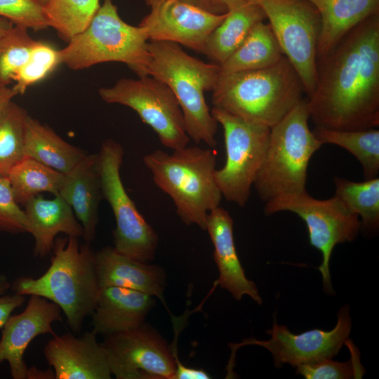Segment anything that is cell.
Instances as JSON below:
<instances>
[{
  "instance_id": "1",
  "label": "cell",
  "mask_w": 379,
  "mask_h": 379,
  "mask_svg": "<svg viewBox=\"0 0 379 379\" xmlns=\"http://www.w3.org/2000/svg\"><path fill=\"white\" fill-rule=\"evenodd\" d=\"M307 102L310 119L317 128L353 131L378 127V13L317 58V83Z\"/></svg>"
},
{
  "instance_id": "2",
  "label": "cell",
  "mask_w": 379,
  "mask_h": 379,
  "mask_svg": "<svg viewBox=\"0 0 379 379\" xmlns=\"http://www.w3.org/2000/svg\"><path fill=\"white\" fill-rule=\"evenodd\" d=\"M302 81L284 55L265 68L219 74L214 107L251 124L272 128L302 99Z\"/></svg>"
},
{
  "instance_id": "3",
  "label": "cell",
  "mask_w": 379,
  "mask_h": 379,
  "mask_svg": "<svg viewBox=\"0 0 379 379\" xmlns=\"http://www.w3.org/2000/svg\"><path fill=\"white\" fill-rule=\"evenodd\" d=\"M53 255L45 273L38 278L20 277L11 284L14 293L37 295L56 304L64 312L74 334L80 333L84 319L95 310L100 291L95 253L90 244L77 237H56Z\"/></svg>"
},
{
  "instance_id": "4",
  "label": "cell",
  "mask_w": 379,
  "mask_h": 379,
  "mask_svg": "<svg viewBox=\"0 0 379 379\" xmlns=\"http://www.w3.org/2000/svg\"><path fill=\"white\" fill-rule=\"evenodd\" d=\"M216 156L213 147L186 146L171 154L156 149L143 157L154 184L171 197L181 220L203 230L208 213L222 198L215 177Z\"/></svg>"
},
{
  "instance_id": "5",
  "label": "cell",
  "mask_w": 379,
  "mask_h": 379,
  "mask_svg": "<svg viewBox=\"0 0 379 379\" xmlns=\"http://www.w3.org/2000/svg\"><path fill=\"white\" fill-rule=\"evenodd\" d=\"M148 48L149 75L164 82L173 93L190 140L215 147L218 124L206 103L204 92L213 89L220 65L199 60L173 42L149 41Z\"/></svg>"
},
{
  "instance_id": "6",
  "label": "cell",
  "mask_w": 379,
  "mask_h": 379,
  "mask_svg": "<svg viewBox=\"0 0 379 379\" xmlns=\"http://www.w3.org/2000/svg\"><path fill=\"white\" fill-rule=\"evenodd\" d=\"M307 98H303L270 128L266 153L253 186L265 203L306 191L307 168L323 145L309 128Z\"/></svg>"
},
{
  "instance_id": "7",
  "label": "cell",
  "mask_w": 379,
  "mask_h": 379,
  "mask_svg": "<svg viewBox=\"0 0 379 379\" xmlns=\"http://www.w3.org/2000/svg\"><path fill=\"white\" fill-rule=\"evenodd\" d=\"M149 40L144 29L124 21L112 0H103L87 27L60 49L73 70L107 62L126 65L138 77L149 76Z\"/></svg>"
},
{
  "instance_id": "8",
  "label": "cell",
  "mask_w": 379,
  "mask_h": 379,
  "mask_svg": "<svg viewBox=\"0 0 379 379\" xmlns=\"http://www.w3.org/2000/svg\"><path fill=\"white\" fill-rule=\"evenodd\" d=\"M281 211H290L305 222L310 244L322 253L319 270L322 276L324 291L333 294L329 269L334 247L354 241L359 232L361 222L335 195L327 199H317L307 190L298 194L280 196L265 203L264 213L267 215Z\"/></svg>"
},
{
  "instance_id": "9",
  "label": "cell",
  "mask_w": 379,
  "mask_h": 379,
  "mask_svg": "<svg viewBox=\"0 0 379 379\" xmlns=\"http://www.w3.org/2000/svg\"><path fill=\"white\" fill-rule=\"evenodd\" d=\"M124 153L121 144L108 139L98 154L102 197L109 204L116 222L114 248L131 258L149 262L154 258L159 238L124 186L120 174Z\"/></svg>"
},
{
  "instance_id": "10",
  "label": "cell",
  "mask_w": 379,
  "mask_h": 379,
  "mask_svg": "<svg viewBox=\"0 0 379 379\" xmlns=\"http://www.w3.org/2000/svg\"><path fill=\"white\" fill-rule=\"evenodd\" d=\"M211 114L224 134L226 161L215 177L222 197L244 207L262 164L270 128L249 123L225 110L213 107Z\"/></svg>"
},
{
  "instance_id": "11",
  "label": "cell",
  "mask_w": 379,
  "mask_h": 379,
  "mask_svg": "<svg viewBox=\"0 0 379 379\" xmlns=\"http://www.w3.org/2000/svg\"><path fill=\"white\" fill-rule=\"evenodd\" d=\"M107 103L130 107L157 133L161 143L172 150L187 146V133L180 105L169 87L152 77L121 79L98 91Z\"/></svg>"
},
{
  "instance_id": "12",
  "label": "cell",
  "mask_w": 379,
  "mask_h": 379,
  "mask_svg": "<svg viewBox=\"0 0 379 379\" xmlns=\"http://www.w3.org/2000/svg\"><path fill=\"white\" fill-rule=\"evenodd\" d=\"M263 11L283 55L310 96L317 83L319 15L306 0H251Z\"/></svg>"
},
{
  "instance_id": "13",
  "label": "cell",
  "mask_w": 379,
  "mask_h": 379,
  "mask_svg": "<svg viewBox=\"0 0 379 379\" xmlns=\"http://www.w3.org/2000/svg\"><path fill=\"white\" fill-rule=\"evenodd\" d=\"M100 343L117 379H173V349L148 324L108 335Z\"/></svg>"
},
{
  "instance_id": "14",
  "label": "cell",
  "mask_w": 379,
  "mask_h": 379,
  "mask_svg": "<svg viewBox=\"0 0 379 379\" xmlns=\"http://www.w3.org/2000/svg\"><path fill=\"white\" fill-rule=\"evenodd\" d=\"M347 305L343 306L337 315V323L330 331L312 329L299 334L291 333L286 326L274 321L266 332L271 337L266 340L254 338L244 339L237 344H230L232 354L240 347L254 345L267 350L272 355L275 367L284 364L296 367L301 364L317 362L337 355L349 340L352 321Z\"/></svg>"
},
{
  "instance_id": "15",
  "label": "cell",
  "mask_w": 379,
  "mask_h": 379,
  "mask_svg": "<svg viewBox=\"0 0 379 379\" xmlns=\"http://www.w3.org/2000/svg\"><path fill=\"white\" fill-rule=\"evenodd\" d=\"M149 13L140 24L149 41H169L203 52L210 34L227 13L218 15L179 0H145Z\"/></svg>"
},
{
  "instance_id": "16",
  "label": "cell",
  "mask_w": 379,
  "mask_h": 379,
  "mask_svg": "<svg viewBox=\"0 0 379 379\" xmlns=\"http://www.w3.org/2000/svg\"><path fill=\"white\" fill-rule=\"evenodd\" d=\"M25 309L11 315L1 328L0 365L7 361L13 379H27L28 368L24 354L36 337L53 333L52 324L62 320L61 309L40 296L29 295Z\"/></svg>"
},
{
  "instance_id": "17",
  "label": "cell",
  "mask_w": 379,
  "mask_h": 379,
  "mask_svg": "<svg viewBox=\"0 0 379 379\" xmlns=\"http://www.w3.org/2000/svg\"><path fill=\"white\" fill-rule=\"evenodd\" d=\"M97 334L86 331L81 336L67 333L48 341L44 354L55 379H110L107 356L97 341Z\"/></svg>"
},
{
  "instance_id": "18",
  "label": "cell",
  "mask_w": 379,
  "mask_h": 379,
  "mask_svg": "<svg viewBox=\"0 0 379 379\" xmlns=\"http://www.w3.org/2000/svg\"><path fill=\"white\" fill-rule=\"evenodd\" d=\"M206 230L214 247L220 286L237 300L247 295L258 304H262L255 284L246 277L239 259L234 240L233 220L229 212L220 206L211 211L207 215Z\"/></svg>"
},
{
  "instance_id": "19",
  "label": "cell",
  "mask_w": 379,
  "mask_h": 379,
  "mask_svg": "<svg viewBox=\"0 0 379 379\" xmlns=\"http://www.w3.org/2000/svg\"><path fill=\"white\" fill-rule=\"evenodd\" d=\"M154 298L127 288L101 287L91 314L92 331L108 335L141 326L154 304Z\"/></svg>"
},
{
  "instance_id": "20",
  "label": "cell",
  "mask_w": 379,
  "mask_h": 379,
  "mask_svg": "<svg viewBox=\"0 0 379 379\" xmlns=\"http://www.w3.org/2000/svg\"><path fill=\"white\" fill-rule=\"evenodd\" d=\"M95 264L100 288H127L164 301L166 274L159 266L131 258L114 247H105L95 253Z\"/></svg>"
},
{
  "instance_id": "21",
  "label": "cell",
  "mask_w": 379,
  "mask_h": 379,
  "mask_svg": "<svg viewBox=\"0 0 379 379\" xmlns=\"http://www.w3.org/2000/svg\"><path fill=\"white\" fill-rule=\"evenodd\" d=\"M58 194L72 208L84 229L83 237L91 244L95 239L98 208L102 197L98 167V154L86 156L64 178Z\"/></svg>"
},
{
  "instance_id": "22",
  "label": "cell",
  "mask_w": 379,
  "mask_h": 379,
  "mask_svg": "<svg viewBox=\"0 0 379 379\" xmlns=\"http://www.w3.org/2000/svg\"><path fill=\"white\" fill-rule=\"evenodd\" d=\"M29 222V233L34 239V254L45 257L52 251L59 234L75 237H83L84 229L72 208L59 195L45 199L39 194L25 204Z\"/></svg>"
},
{
  "instance_id": "23",
  "label": "cell",
  "mask_w": 379,
  "mask_h": 379,
  "mask_svg": "<svg viewBox=\"0 0 379 379\" xmlns=\"http://www.w3.org/2000/svg\"><path fill=\"white\" fill-rule=\"evenodd\" d=\"M319 13L317 55L331 51L353 28L378 13L379 0H306Z\"/></svg>"
},
{
  "instance_id": "24",
  "label": "cell",
  "mask_w": 379,
  "mask_h": 379,
  "mask_svg": "<svg viewBox=\"0 0 379 379\" xmlns=\"http://www.w3.org/2000/svg\"><path fill=\"white\" fill-rule=\"evenodd\" d=\"M25 157L33 159L63 174L70 172L86 154L68 143L52 128L28 115L24 141Z\"/></svg>"
},
{
  "instance_id": "25",
  "label": "cell",
  "mask_w": 379,
  "mask_h": 379,
  "mask_svg": "<svg viewBox=\"0 0 379 379\" xmlns=\"http://www.w3.org/2000/svg\"><path fill=\"white\" fill-rule=\"evenodd\" d=\"M262 8L251 0L227 12L222 22L210 34L202 53L213 63H223L242 44L253 27L264 21Z\"/></svg>"
},
{
  "instance_id": "26",
  "label": "cell",
  "mask_w": 379,
  "mask_h": 379,
  "mask_svg": "<svg viewBox=\"0 0 379 379\" xmlns=\"http://www.w3.org/2000/svg\"><path fill=\"white\" fill-rule=\"evenodd\" d=\"M284 56L269 24H256L238 48L221 65L220 74L259 69Z\"/></svg>"
},
{
  "instance_id": "27",
  "label": "cell",
  "mask_w": 379,
  "mask_h": 379,
  "mask_svg": "<svg viewBox=\"0 0 379 379\" xmlns=\"http://www.w3.org/2000/svg\"><path fill=\"white\" fill-rule=\"evenodd\" d=\"M315 137L324 144H333L350 152L361 164L366 179L379 173V130L376 128L342 131L316 127Z\"/></svg>"
},
{
  "instance_id": "28",
  "label": "cell",
  "mask_w": 379,
  "mask_h": 379,
  "mask_svg": "<svg viewBox=\"0 0 379 379\" xmlns=\"http://www.w3.org/2000/svg\"><path fill=\"white\" fill-rule=\"evenodd\" d=\"M15 201L25 204L41 192L58 194L64 174L33 159L25 157L7 175Z\"/></svg>"
},
{
  "instance_id": "29",
  "label": "cell",
  "mask_w": 379,
  "mask_h": 379,
  "mask_svg": "<svg viewBox=\"0 0 379 379\" xmlns=\"http://www.w3.org/2000/svg\"><path fill=\"white\" fill-rule=\"evenodd\" d=\"M335 194L361 219L364 228L375 230L379 225V178L354 182L335 177Z\"/></svg>"
},
{
  "instance_id": "30",
  "label": "cell",
  "mask_w": 379,
  "mask_h": 379,
  "mask_svg": "<svg viewBox=\"0 0 379 379\" xmlns=\"http://www.w3.org/2000/svg\"><path fill=\"white\" fill-rule=\"evenodd\" d=\"M100 6V0H50L44 11L49 26L68 42L87 27Z\"/></svg>"
},
{
  "instance_id": "31",
  "label": "cell",
  "mask_w": 379,
  "mask_h": 379,
  "mask_svg": "<svg viewBox=\"0 0 379 379\" xmlns=\"http://www.w3.org/2000/svg\"><path fill=\"white\" fill-rule=\"evenodd\" d=\"M28 114L11 101L0 112V175L25 158L24 141Z\"/></svg>"
},
{
  "instance_id": "32",
  "label": "cell",
  "mask_w": 379,
  "mask_h": 379,
  "mask_svg": "<svg viewBox=\"0 0 379 379\" xmlns=\"http://www.w3.org/2000/svg\"><path fill=\"white\" fill-rule=\"evenodd\" d=\"M27 29L13 25L0 36V86L14 81L15 74L26 62L36 41Z\"/></svg>"
},
{
  "instance_id": "33",
  "label": "cell",
  "mask_w": 379,
  "mask_h": 379,
  "mask_svg": "<svg viewBox=\"0 0 379 379\" xmlns=\"http://www.w3.org/2000/svg\"><path fill=\"white\" fill-rule=\"evenodd\" d=\"M62 64L60 51L50 44L36 41L29 58L15 76L13 90L23 94L29 87L44 80Z\"/></svg>"
},
{
  "instance_id": "34",
  "label": "cell",
  "mask_w": 379,
  "mask_h": 379,
  "mask_svg": "<svg viewBox=\"0 0 379 379\" xmlns=\"http://www.w3.org/2000/svg\"><path fill=\"white\" fill-rule=\"evenodd\" d=\"M0 17L34 32L50 27L44 6L35 0H0Z\"/></svg>"
},
{
  "instance_id": "35",
  "label": "cell",
  "mask_w": 379,
  "mask_h": 379,
  "mask_svg": "<svg viewBox=\"0 0 379 379\" xmlns=\"http://www.w3.org/2000/svg\"><path fill=\"white\" fill-rule=\"evenodd\" d=\"M359 361L352 359L340 362L325 359L317 362L301 364L296 366L297 373L305 379H350L362 376Z\"/></svg>"
},
{
  "instance_id": "36",
  "label": "cell",
  "mask_w": 379,
  "mask_h": 379,
  "mask_svg": "<svg viewBox=\"0 0 379 379\" xmlns=\"http://www.w3.org/2000/svg\"><path fill=\"white\" fill-rule=\"evenodd\" d=\"M18 204L8 177L0 175V230L29 232L27 217Z\"/></svg>"
},
{
  "instance_id": "37",
  "label": "cell",
  "mask_w": 379,
  "mask_h": 379,
  "mask_svg": "<svg viewBox=\"0 0 379 379\" xmlns=\"http://www.w3.org/2000/svg\"><path fill=\"white\" fill-rule=\"evenodd\" d=\"M11 284L6 275L0 274V328L6 322L13 312L22 305L25 296L14 293L6 294Z\"/></svg>"
},
{
  "instance_id": "38",
  "label": "cell",
  "mask_w": 379,
  "mask_h": 379,
  "mask_svg": "<svg viewBox=\"0 0 379 379\" xmlns=\"http://www.w3.org/2000/svg\"><path fill=\"white\" fill-rule=\"evenodd\" d=\"M213 14L221 15L234 10L246 0H179Z\"/></svg>"
},
{
  "instance_id": "39",
  "label": "cell",
  "mask_w": 379,
  "mask_h": 379,
  "mask_svg": "<svg viewBox=\"0 0 379 379\" xmlns=\"http://www.w3.org/2000/svg\"><path fill=\"white\" fill-rule=\"evenodd\" d=\"M176 368L173 379H209L210 375L203 369L194 368L183 365L174 353Z\"/></svg>"
},
{
  "instance_id": "40",
  "label": "cell",
  "mask_w": 379,
  "mask_h": 379,
  "mask_svg": "<svg viewBox=\"0 0 379 379\" xmlns=\"http://www.w3.org/2000/svg\"><path fill=\"white\" fill-rule=\"evenodd\" d=\"M55 379L53 369L50 367L47 370H39L35 367L28 368L27 379Z\"/></svg>"
},
{
  "instance_id": "41",
  "label": "cell",
  "mask_w": 379,
  "mask_h": 379,
  "mask_svg": "<svg viewBox=\"0 0 379 379\" xmlns=\"http://www.w3.org/2000/svg\"><path fill=\"white\" fill-rule=\"evenodd\" d=\"M16 95L17 93L13 88H10L8 86H0V112L12 101L13 98Z\"/></svg>"
},
{
  "instance_id": "42",
  "label": "cell",
  "mask_w": 379,
  "mask_h": 379,
  "mask_svg": "<svg viewBox=\"0 0 379 379\" xmlns=\"http://www.w3.org/2000/svg\"><path fill=\"white\" fill-rule=\"evenodd\" d=\"M13 25V23L9 20L0 17V36L9 29Z\"/></svg>"
},
{
  "instance_id": "43",
  "label": "cell",
  "mask_w": 379,
  "mask_h": 379,
  "mask_svg": "<svg viewBox=\"0 0 379 379\" xmlns=\"http://www.w3.org/2000/svg\"><path fill=\"white\" fill-rule=\"evenodd\" d=\"M36 2H38L39 4H40L41 5L45 6L48 2L50 0H35Z\"/></svg>"
}]
</instances>
